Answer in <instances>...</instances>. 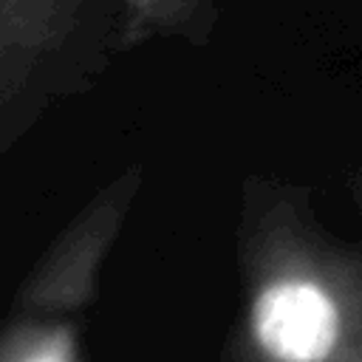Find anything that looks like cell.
<instances>
[{
  "mask_svg": "<svg viewBox=\"0 0 362 362\" xmlns=\"http://www.w3.org/2000/svg\"><path fill=\"white\" fill-rule=\"evenodd\" d=\"M122 0H0V93L93 68L119 42Z\"/></svg>",
  "mask_w": 362,
  "mask_h": 362,
  "instance_id": "1",
  "label": "cell"
},
{
  "mask_svg": "<svg viewBox=\"0 0 362 362\" xmlns=\"http://www.w3.org/2000/svg\"><path fill=\"white\" fill-rule=\"evenodd\" d=\"M339 331L334 300L308 280H280L255 305V334L280 362H320Z\"/></svg>",
  "mask_w": 362,
  "mask_h": 362,
  "instance_id": "2",
  "label": "cell"
},
{
  "mask_svg": "<svg viewBox=\"0 0 362 362\" xmlns=\"http://www.w3.org/2000/svg\"><path fill=\"white\" fill-rule=\"evenodd\" d=\"M221 20V0H122L119 42L136 48L147 40L206 42Z\"/></svg>",
  "mask_w": 362,
  "mask_h": 362,
  "instance_id": "3",
  "label": "cell"
},
{
  "mask_svg": "<svg viewBox=\"0 0 362 362\" xmlns=\"http://www.w3.org/2000/svg\"><path fill=\"white\" fill-rule=\"evenodd\" d=\"M25 362H68V356H65L62 345H51V348H42L40 354H34V356L25 359Z\"/></svg>",
  "mask_w": 362,
  "mask_h": 362,
  "instance_id": "4",
  "label": "cell"
}]
</instances>
